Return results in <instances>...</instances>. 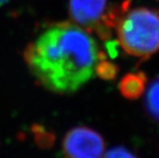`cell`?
I'll return each instance as SVG.
<instances>
[{"label": "cell", "instance_id": "6da1fadb", "mask_svg": "<svg viewBox=\"0 0 159 158\" xmlns=\"http://www.w3.org/2000/svg\"><path fill=\"white\" fill-rule=\"evenodd\" d=\"M104 57L89 32L69 21L48 26L23 52L35 81L59 94L79 91L94 76L97 62Z\"/></svg>", "mask_w": 159, "mask_h": 158}, {"label": "cell", "instance_id": "7a4b0ae2", "mask_svg": "<svg viewBox=\"0 0 159 158\" xmlns=\"http://www.w3.org/2000/svg\"><path fill=\"white\" fill-rule=\"evenodd\" d=\"M120 47L129 55L146 60L159 51V11L149 8L126 11L116 24Z\"/></svg>", "mask_w": 159, "mask_h": 158}, {"label": "cell", "instance_id": "3957f363", "mask_svg": "<svg viewBox=\"0 0 159 158\" xmlns=\"http://www.w3.org/2000/svg\"><path fill=\"white\" fill-rule=\"evenodd\" d=\"M104 151L102 135L86 126L70 129L62 141L64 158H103Z\"/></svg>", "mask_w": 159, "mask_h": 158}, {"label": "cell", "instance_id": "277c9868", "mask_svg": "<svg viewBox=\"0 0 159 158\" xmlns=\"http://www.w3.org/2000/svg\"><path fill=\"white\" fill-rule=\"evenodd\" d=\"M108 0H69V14L71 22L94 32L107 10Z\"/></svg>", "mask_w": 159, "mask_h": 158}, {"label": "cell", "instance_id": "5b68a950", "mask_svg": "<svg viewBox=\"0 0 159 158\" xmlns=\"http://www.w3.org/2000/svg\"><path fill=\"white\" fill-rule=\"evenodd\" d=\"M147 76L143 71L129 73L122 77L118 89L123 97L129 100H136L146 91Z\"/></svg>", "mask_w": 159, "mask_h": 158}, {"label": "cell", "instance_id": "8992f818", "mask_svg": "<svg viewBox=\"0 0 159 158\" xmlns=\"http://www.w3.org/2000/svg\"><path fill=\"white\" fill-rule=\"evenodd\" d=\"M145 109L149 115L159 123V75L150 84L146 92Z\"/></svg>", "mask_w": 159, "mask_h": 158}, {"label": "cell", "instance_id": "52a82bcc", "mask_svg": "<svg viewBox=\"0 0 159 158\" xmlns=\"http://www.w3.org/2000/svg\"><path fill=\"white\" fill-rule=\"evenodd\" d=\"M118 70L119 69L116 66V64L106 60V57H104V58H101L97 62L95 68V74L102 79L112 80L116 77Z\"/></svg>", "mask_w": 159, "mask_h": 158}, {"label": "cell", "instance_id": "ba28073f", "mask_svg": "<svg viewBox=\"0 0 159 158\" xmlns=\"http://www.w3.org/2000/svg\"><path fill=\"white\" fill-rule=\"evenodd\" d=\"M103 158H137L131 151H129L125 147H114L111 148Z\"/></svg>", "mask_w": 159, "mask_h": 158}, {"label": "cell", "instance_id": "9c48e42d", "mask_svg": "<svg viewBox=\"0 0 159 158\" xmlns=\"http://www.w3.org/2000/svg\"><path fill=\"white\" fill-rule=\"evenodd\" d=\"M10 0H0V6H2L4 4H6L7 2H9Z\"/></svg>", "mask_w": 159, "mask_h": 158}, {"label": "cell", "instance_id": "30bf717a", "mask_svg": "<svg viewBox=\"0 0 159 158\" xmlns=\"http://www.w3.org/2000/svg\"><path fill=\"white\" fill-rule=\"evenodd\" d=\"M157 1H159V0H157Z\"/></svg>", "mask_w": 159, "mask_h": 158}]
</instances>
